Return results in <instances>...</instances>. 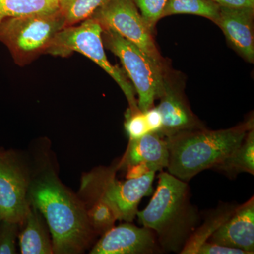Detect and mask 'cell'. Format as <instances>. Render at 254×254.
Here are the masks:
<instances>
[{"label":"cell","instance_id":"4","mask_svg":"<svg viewBox=\"0 0 254 254\" xmlns=\"http://www.w3.org/2000/svg\"><path fill=\"white\" fill-rule=\"evenodd\" d=\"M103 28L96 18L90 17L61 30L55 37L46 54L66 58L78 53L89 58L116 81L125 93L130 113L139 111L135 89L121 68L114 66L107 58L103 40Z\"/></svg>","mask_w":254,"mask_h":254},{"label":"cell","instance_id":"26","mask_svg":"<svg viewBox=\"0 0 254 254\" xmlns=\"http://www.w3.org/2000/svg\"><path fill=\"white\" fill-rule=\"evenodd\" d=\"M143 113H144L148 131L151 133H157L159 134L163 127V122H162V117L158 108L152 107Z\"/></svg>","mask_w":254,"mask_h":254},{"label":"cell","instance_id":"10","mask_svg":"<svg viewBox=\"0 0 254 254\" xmlns=\"http://www.w3.org/2000/svg\"><path fill=\"white\" fill-rule=\"evenodd\" d=\"M153 230L130 222L113 227L93 247L92 254H151L161 252Z\"/></svg>","mask_w":254,"mask_h":254},{"label":"cell","instance_id":"6","mask_svg":"<svg viewBox=\"0 0 254 254\" xmlns=\"http://www.w3.org/2000/svg\"><path fill=\"white\" fill-rule=\"evenodd\" d=\"M155 172L118 181L113 169H100L87 175L83 189L90 192L93 199H102L113 208L119 220L131 222L138 213L142 198L149 194Z\"/></svg>","mask_w":254,"mask_h":254},{"label":"cell","instance_id":"19","mask_svg":"<svg viewBox=\"0 0 254 254\" xmlns=\"http://www.w3.org/2000/svg\"><path fill=\"white\" fill-rule=\"evenodd\" d=\"M108 0H59V11L67 27L91 17Z\"/></svg>","mask_w":254,"mask_h":254},{"label":"cell","instance_id":"22","mask_svg":"<svg viewBox=\"0 0 254 254\" xmlns=\"http://www.w3.org/2000/svg\"><path fill=\"white\" fill-rule=\"evenodd\" d=\"M137 9H139L143 21L150 31L159 19L163 17L168 0H133Z\"/></svg>","mask_w":254,"mask_h":254},{"label":"cell","instance_id":"2","mask_svg":"<svg viewBox=\"0 0 254 254\" xmlns=\"http://www.w3.org/2000/svg\"><path fill=\"white\" fill-rule=\"evenodd\" d=\"M136 216L153 230L162 250L180 254L198 224L196 208L190 203L188 185L169 173L158 175L156 191Z\"/></svg>","mask_w":254,"mask_h":254},{"label":"cell","instance_id":"20","mask_svg":"<svg viewBox=\"0 0 254 254\" xmlns=\"http://www.w3.org/2000/svg\"><path fill=\"white\" fill-rule=\"evenodd\" d=\"M236 207H224L223 210H218L210 217L204 225L193 232V235L187 241L186 245L182 249L180 254H195L197 249L202 243L206 242L213 232L233 213Z\"/></svg>","mask_w":254,"mask_h":254},{"label":"cell","instance_id":"8","mask_svg":"<svg viewBox=\"0 0 254 254\" xmlns=\"http://www.w3.org/2000/svg\"><path fill=\"white\" fill-rule=\"evenodd\" d=\"M91 17L96 18L103 29L111 30L131 42L153 63L161 66L150 29L133 0H108Z\"/></svg>","mask_w":254,"mask_h":254},{"label":"cell","instance_id":"24","mask_svg":"<svg viewBox=\"0 0 254 254\" xmlns=\"http://www.w3.org/2000/svg\"><path fill=\"white\" fill-rule=\"evenodd\" d=\"M125 127L129 140L138 139L149 133L144 113L141 111L132 113L127 110Z\"/></svg>","mask_w":254,"mask_h":254},{"label":"cell","instance_id":"13","mask_svg":"<svg viewBox=\"0 0 254 254\" xmlns=\"http://www.w3.org/2000/svg\"><path fill=\"white\" fill-rule=\"evenodd\" d=\"M160 103L157 107L162 117L163 127L159 135L164 138L187 130L203 128L195 120L181 94L164 83Z\"/></svg>","mask_w":254,"mask_h":254},{"label":"cell","instance_id":"17","mask_svg":"<svg viewBox=\"0 0 254 254\" xmlns=\"http://www.w3.org/2000/svg\"><path fill=\"white\" fill-rule=\"evenodd\" d=\"M59 10V0H0V23L10 18L49 14Z\"/></svg>","mask_w":254,"mask_h":254},{"label":"cell","instance_id":"18","mask_svg":"<svg viewBox=\"0 0 254 254\" xmlns=\"http://www.w3.org/2000/svg\"><path fill=\"white\" fill-rule=\"evenodd\" d=\"M220 6L210 0H168L163 17L173 14H193L215 22Z\"/></svg>","mask_w":254,"mask_h":254},{"label":"cell","instance_id":"15","mask_svg":"<svg viewBox=\"0 0 254 254\" xmlns=\"http://www.w3.org/2000/svg\"><path fill=\"white\" fill-rule=\"evenodd\" d=\"M26 215V226L19 235V245L23 254H53V245L38 210L31 204Z\"/></svg>","mask_w":254,"mask_h":254},{"label":"cell","instance_id":"14","mask_svg":"<svg viewBox=\"0 0 254 254\" xmlns=\"http://www.w3.org/2000/svg\"><path fill=\"white\" fill-rule=\"evenodd\" d=\"M121 163L128 168L141 165L148 171L161 172L168 166L167 142L158 133L151 132L138 139L129 140L126 154Z\"/></svg>","mask_w":254,"mask_h":254},{"label":"cell","instance_id":"16","mask_svg":"<svg viewBox=\"0 0 254 254\" xmlns=\"http://www.w3.org/2000/svg\"><path fill=\"white\" fill-rule=\"evenodd\" d=\"M230 177L242 173L254 174V129L247 132L243 141L226 158L213 167Z\"/></svg>","mask_w":254,"mask_h":254},{"label":"cell","instance_id":"1","mask_svg":"<svg viewBox=\"0 0 254 254\" xmlns=\"http://www.w3.org/2000/svg\"><path fill=\"white\" fill-rule=\"evenodd\" d=\"M30 203L46 219L53 241V253H81L92 240L86 209L53 173H45L28 190Z\"/></svg>","mask_w":254,"mask_h":254},{"label":"cell","instance_id":"23","mask_svg":"<svg viewBox=\"0 0 254 254\" xmlns=\"http://www.w3.org/2000/svg\"><path fill=\"white\" fill-rule=\"evenodd\" d=\"M18 224L0 220V254L16 253V239Z\"/></svg>","mask_w":254,"mask_h":254},{"label":"cell","instance_id":"25","mask_svg":"<svg viewBox=\"0 0 254 254\" xmlns=\"http://www.w3.org/2000/svg\"><path fill=\"white\" fill-rule=\"evenodd\" d=\"M195 254H248L240 249L232 248L213 242H203L198 247Z\"/></svg>","mask_w":254,"mask_h":254},{"label":"cell","instance_id":"28","mask_svg":"<svg viewBox=\"0 0 254 254\" xmlns=\"http://www.w3.org/2000/svg\"><path fill=\"white\" fill-rule=\"evenodd\" d=\"M4 153V151L3 150H0V154H1V153Z\"/></svg>","mask_w":254,"mask_h":254},{"label":"cell","instance_id":"11","mask_svg":"<svg viewBox=\"0 0 254 254\" xmlns=\"http://www.w3.org/2000/svg\"><path fill=\"white\" fill-rule=\"evenodd\" d=\"M208 242L254 253V199L236 207L233 213L210 235Z\"/></svg>","mask_w":254,"mask_h":254},{"label":"cell","instance_id":"7","mask_svg":"<svg viewBox=\"0 0 254 254\" xmlns=\"http://www.w3.org/2000/svg\"><path fill=\"white\" fill-rule=\"evenodd\" d=\"M105 46L120 60L138 93V109L145 113L153 107L164 89L161 66H159L139 48L111 30L103 29Z\"/></svg>","mask_w":254,"mask_h":254},{"label":"cell","instance_id":"21","mask_svg":"<svg viewBox=\"0 0 254 254\" xmlns=\"http://www.w3.org/2000/svg\"><path fill=\"white\" fill-rule=\"evenodd\" d=\"M88 220L95 232L104 233L118 220L115 210L106 201L94 199L89 210H86Z\"/></svg>","mask_w":254,"mask_h":254},{"label":"cell","instance_id":"3","mask_svg":"<svg viewBox=\"0 0 254 254\" xmlns=\"http://www.w3.org/2000/svg\"><path fill=\"white\" fill-rule=\"evenodd\" d=\"M252 128L254 121L250 120L227 129L198 128L167 137L168 173L187 182L200 172L213 168L242 143Z\"/></svg>","mask_w":254,"mask_h":254},{"label":"cell","instance_id":"12","mask_svg":"<svg viewBox=\"0 0 254 254\" xmlns=\"http://www.w3.org/2000/svg\"><path fill=\"white\" fill-rule=\"evenodd\" d=\"M254 9L220 6L218 16L215 21L237 53L251 63L254 60Z\"/></svg>","mask_w":254,"mask_h":254},{"label":"cell","instance_id":"29","mask_svg":"<svg viewBox=\"0 0 254 254\" xmlns=\"http://www.w3.org/2000/svg\"><path fill=\"white\" fill-rule=\"evenodd\" d=\"M0 220H1V218H0Z\"/></svg>","mask_w":254,"mask_h":254},{"label":"cell","instance_id":"5","mask_svg":"<svg viewBox=\"0 0 254 254\" xmlns=\"http://www.w3.org/2000/svg\"><path fill=\"white\" fill-rule=\"evenodd\" d=\"M65 27L59 10L7 18L0 23V42L9 50L16 64L26 66L46 54L55 37Z\"/></svg>","mask_w":254,"mask_h":254},{"label":"cell","instance_id":"9","mask_svg":"<svg viewBox=\"0 0 254 254\" xmlns=\"http://www.w3.org/2000/svg\"><path fill=\"white\" fill-rule=\"evenodd\" d=\"M27 178L9 153L0 154V218L18 225L26 220L28 201Z\"/></svg>","mask_w":254,"mask_h":254},{"label":"cell","instance_id":"27","mask_svg":"<svg viewBox=\"0 0 254 254\" xmlns=\"http://www.w3.org/2000/svg\"><path fill=\"white\" fill-rule=\"evenodd\" d=\"M220 6L242 9V8H254V0H210Z\"/></svg>","mask_w":254,"mask_h":254}]
</instances>
